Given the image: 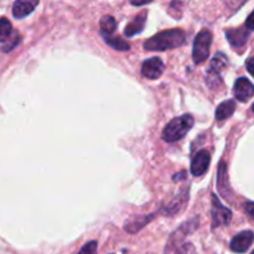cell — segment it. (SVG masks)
I'll return each instance as SVG.
<instances>
[{"label": "cell", "mask_w": 254, "mask_h": 254, "mask_svg": "<svg viewBox=\"0 0 254 254\" xmlns=\"http://www.w3.org/2000/svg\"><path fill=\"white\" fill-rule=\"evenodd\" d=\"M253 232L252 231H243L236 235L230 243V248L236 253L247 252L248 248L253 243Z\"/></svg>", "instance_id": "9c48e42d"}, {"label": "cell", "mask_w": 254, "mask_h": 254, "mask_svg": "<svg viewBox=\"0 0 254 254\" xmlns=\"http://www.w3.org/2000/svg\"><path fill=\"white\" fill-rule=\"evenodd\" d=\"M233 92H235L236 99L240 102H248L254 94V86L252 82L246 77H240L236 81L235 87H233Z\"/></svg>", "instance_id": "ba28073f"}, {"label": "cell", "mask_w": 254, "mask_h": 254, "mask_svg": "<svg viewBox=\"0 0 254 254\" xmlns=\"http://www.w3.org/2000/svg\"><path fill=\"white\" fill-rule=\"evenodd\" d=\"M251 254H254V252H252V253H251Z\"/></svg>", "instance_id": "484cf974"}, {"label": "cell", "mask_w": 254, "mask_h": 254, "mask_svg": "<svg viewBox=\"0 0 254 254\" xmlns=\"http://www.w3.org/2000/svg\"><path fill=\"white\" fill-rule=\"evenodd\" d=\"M37 1H27V0H17L12 5V15L15 19H24L25 16L31 14L36 5Z\"/></svg>", "instance_id": "8fae6325"}, {"label": "cell", "mask_w": 254, "mask_h": 254, "mask_svg": "<svg viewBox=\"0 0 254 254\" xmlns=\"http://www.w3.org/2000/svg\"><path fill=\"white\" fill-rule=\"evenodd\" d=\"M145 22H146V12H141V14H139L136 17H134V19L127 25L126 29H124V34H126V36L131 37L136 34H140V32L143 31L144 26H145Z\"/></svg>", "instance_id": "7c38bea8"}, {"label": "cell", "mask_w": 254, "mask_h": 254, "mask_svg": "<svg viewBox=\"0 0 254 254\" xmlns=\"http://www.w3.org/2000/svg\"><path fill=\"white\" fill-rule=\"evenodd\" d=\"M154 215H148V216H143V217H138L135 220H130L124 225V230L129 233H135L138 231H140L141 228L144 227L145 225H148L151 220H153Z\"/></svg>", "instance_id": "2e32d148"}, {"label": "cell", "mask_w": 254, "mask_h": 254, "mask_svg": "<svg viewBox=\"0 0 254 254\" xmlns=\"http://www.w3.org/2000/svg\"><path fill=\"white\" fill-rule=\"evenodd\" d=\"M193 127V118L191 114H184V116L178 117L166 124L164 128L163 136L166 143H175V141L181 140L186 134L190 131Z\"/></svg>", "instance_id": "7a4b0ae2"}, {"label": "cell", "mask_w": 254, "mask_h": 254, "mask_svg": "<svg viewBox=\"0 0 254 254\" xmlns=\"http://www.w3.org/2000/svg\"><path fill=\"white\" fill-rule=\"evenodd\" d=\"M175 254H196V250L191 243H185L176 251Z\"/></svg>", "instance_id": "44dd1931"}, {"label": "cell", "mask_w": 254, "mask_h": 254, "mask_svg": "<svg viewBox=\"0 0 254 254\" xmlns=\"http://www.w3.org/2000/svg\"><path fill=\"white\" fill-rule=\"evenodd\" d=\"M188 201H189L188 192L186 193L181 192L180 195L176 197V200H174L173 202H171L170 205L165 208V215L173 216V215H176V213H179L184 207H185L186 203H188Z\"/></svg>", "instance_id": "9a60e30c"}, {"label": "cell", "mask_w": 254, "mask_h": 254, "mask_svg": "<svg viewBox=\"0 0 254 254\" xmlns=\"http://www.w3.org/2000/svg\"><path fill=\"white\" fill-rule=\"evenodd\" d=\"M212 44V34L208 30H201L195 37L192 49V60L196 64H202L210 56V46Z\"/></svg>", "instance_id": "3957f363"}, {"label": "cell", "mask_w": 254, "mask_h": 254, "mask_svg": "<svg viewBox=\"0 0 254 254\" xmlns=\"http://www.w3.org/2000/svg\"><path fill=\"white\" fill-rule=\"evenodd\" d=\"M218 180H217V186L218 190H220L221 195L223 197H226L227 200H230L228 197V191L230 190V185H228V178H227V165H226L225 161H221L220 166H218Z\"/></svg>", "instance_id": "4fadbf2b"}, {"label": "cell", "mask_w": 254, "mask_h": 254, "mask_svg": "<svg viewBox=\"0 0 254 254\" xmlns=\"http://www.w3.org/2000/svg\"><path fill=\"white\" fill-rule=\"evenodd\" d=\"M236 111V102L233 99H228V101L223 102L216 109V119L218 122H222L228 119L230 117L233 116Z\"/></svg>", "instance_id": "5bb4252c"}, {"label": "cell", "mask_w": 254, "mask_h": 254, "mask_svg": "<svg viewBox=\"0 0 254 254\" xmlns=\"http://www.w3.org/2000/svg\"><path fill=\"white\" fill-rule=\"evenodd\" d=\"M211 215H212V223L211 227L215 228L220 227V226H227L230 225L231 220H232V211L230 208L225 207L218 200L217 196L212 195V210H211Z\"/></svg>", "instance_id": "5b68a950"}, {"label": "cell", "mask_w": 254, "mask_h": 254, "mask_svg": "<svg viewBox=\"0 0 254 254\" xmlns=\"http://www.w3.org/2000/svg\"><path fill=\"white\" fill-rule=\"evenodd\" d=\"M253 62H254L253 57L252 56L248 57V60H247V71L250 72V73H253Z\"/></svg>", "instance_id": "603a6c76"}, {"label": "cell", "mask_w": 254, "mask_h": 254, "mask_svg": "<svg viewBox=\"0 0 254 254\" xmlns=\"http://www.w3.org/2000/svg\"><path fill=\"white\" fill-rule=\"evenodd\" d=\"M97 246H98L97 241H91L81 248L78 254H97Z\"/></svg>", "instance_id": "ffe728a7"}, {"label": "cell", "mask_w": 254, "mask_h": 254, "mask_svg": "<svg viewBox=\"0 0 254 254\" xmlns=\"http://www.w3.org/2000/svg\"><path fill=\"white\" fill-rule=\"evenodd\" d=\"M99 26H101V34L103 35L104 37L111 36L114 32V30L117 29V22L113 16L106 15V16L102 17L101 21H99Z\"/></svg>", "instance_id": "e0dca14e"}, {"label": "cell", "mask_w": 254, "mask_h": 254, "mask_svg": "<svg viewBox=\"0 0 254 254\" xmlns=\"http://www.w3.org/2000/svg\"><path fill=\"white\" fill-rule=\"evenodd\" d=\"M151 1H141V2H135V1H130L131 5H134V6H143V5H146V4H150Z\"/></svg>", "instance_id": "d4e9b609"}, {"label": "cell", "mask_w": 254, "mask_h": 254, "mask_svg": "<svg viewBox=\"0 0 254 254\" xmlns=\"http://www.w3.org/2000/svg\"><path fill=\"white\" fill-rule=\"evenodd\" d=\"M211 163V154L208 150H202L197 151L195 154V156L191 160V174L196 178L198 176H202L206 171L208 170V166Z\"/></svg>", "instance_id": "8992f818"}, {"label": "cell", "mask_w": 254, "mask_h": 254, "mask_svg": "<svg viewBox=\"0 0 254 254\" xmlns=\"http://www.w3.org/2000/svg\"><path fill=\"white\" fill-rule=\"evenodd\" d=\"M246 210H247L248 215H250L251 217H253V202H251V201H248L247 206H246Z\"/></svg>", "instance_id": "cb8c5ba5"}, {"label": "cell", "mask_w": 254, "mask_h": 254, "mask_svg": "<svg viewBox=\"0 0 254 254\" xmlns=\"http://www.w3.org/2000/svg\"><path fill=\"white\" fill-rule=\"evenodd\" d=\"M165 64L159 57H151L141 64V74L149 79H158L164 73Z\"/></svg>", "instance_id": "52a82bcc"}, {"label": "cell", "mask_w": 254, "mask_h": 254, "mask_svg": "<svg viewBox=\"0 0 254 254\" xmlns=\"http://www.w3.org/2000/svg\"><path fill=\"white\" fill-rule=\"evenodd\" d=\"M186 42V34L181 29H170L161 31L144 42V49L148 51H165L183 46Z\"/></svg>", "instance_id": "6da1fadb"}, {"label": "cell", "mask_w": 254, "mask_h": 254, "mask_svg": "<svg viewBox=\"0 0 254 254\" xmlns=\"http://www.w3.org/2000/svg\"><path fill=\"white\" fill-rule=\"evenodd\" d=\"M253 16L254 12H251L247 17V21H246V29H248L250 31H253L254 30V25H253Z\"/></svg>", "instance_id": "7402d4cb"}, {"label": "cell", "mask_w": 254, "mask_h": 254, "mask_svg": "<svg viewBox=\"0 0 254 254\" xmlns=\"http://www.w3.org/2000/svg\"><path fill=\"white\" fill-rule=\"evenodd\" d=\"M12 35V25L5 17L0 19V42H6Z\"/></svg>", "instance_id": "d6986e66"}, {"label": "cell", "mask_w": 254, "mask_h": 254, "mask_svg": "<svg viewBox=\"0 0 254 254\" xmlns=\"http://www.w3.org/2000/svg\"><path fill=\"white\" fill-rule=\"evenodd\" d=\"M228 41L235 47H243L247 44L251 36V31L246 27H238V29H228L226 31Z\"/></svg>", "instance_id": "30bf717a"}, {"label": "cell", "mask_w": 254, "mask_h": 254, "mask_svg": "<svg viewBox=\"0 0 254 254\" xmlns=\"http://www.w3.org/2000/svg\"><path fill=\"white\" fill-rule=\"evenodd\" d=\"M104 41L109 45L113 49L118 50V51H128L130 49L128 42L126 40H123L122 37H113V36H106L104 37Z\"/></svg>", "instance_id": "ac0fdd59"}, {"label": "cell", "mask_w": 254, "mask_h": 254, "mask_svg": "<svg viewBox=\"0 0 254 254\" xmlns=\"http://www.w3.org/2000/svg\"><path fill=\"white\" fill-rule=\"evenodd\" d=\"M226 66H227V56L223 55L222 52H217L211 61L210 68L206 74V82L211 88H216L218 84L222 83L220 73Z\"/></svg>", "instance_id": "277c9868"}]
</instances>
